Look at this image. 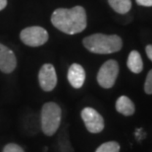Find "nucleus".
Masks as SVG:
<instances>
[{"instance_id":"11","label":"nucleus","mask_w":152,"mask_h":152,"mask_svg":"<svg viewBox=\"0 0 152 152\" xmlns=\"http://www.w3.org/2000/svg\"><path fill=\"white\" fill-rule=\"evenodd\" d=\"M127 65L132 72L134 73H140L143 69V62H142L141 56L138 51L132 50L129 54Z\"/></svg>"},{"instance_id":"4","label":"nucleus","mask_w":152,"mask_h":152,"mask_svg":"<svg viewBox=\"0 0 152 152\" xmlns=\"http://www.w3.org/2000/svg\"><path fill=\"white\" fill-rule=\"evenodd\" d=\"M119 74V64L116 60H108L100 67L97 74V82L101 87L109 89L114 86Z\"/></svg>"},{"instance_id":"12","label":"nucleus","mask_w":152,"mask_h":152,"mask_svg":"<svg viewBox=\"0 0 152 152\" xmlns=\"http://www.w3.org/2000/svg\"><path fill=\"white\" fill-rule=\"evenodd\" d=\"M108 3L119 14H127L132 8L131 0H108Z\"/></svg>"},{"instance_id":"17","label":"nucleus","mask_w":152,"mask_h":152,"mask_svg":"<svg viewBox=\"0 0 152 152\" xmlns=\"http://www.w3.org/2000/svg\"><path fill=\"white\" fill-rule=\"evenodd\" d=\"M145 50H146V54H147L148 59L152 61V44H148L146 48H145Z\"/></svg>"},{"instance_id":"9","label":"nucleus","mask_w":152,"mask_h":152,"mask_svg":"<svg viewBox=\"0 0 152 152\" xmlns=\"http://www.w3.org/2000/svg\"><path fill=\"white\" fill-rule=\"evenodd\" d=\"M86 80V71L80 64L73 63L68 70V81L74 88H80Z\"/></svg>"},{"instance_id":"5","label":"nucleus","mask_w":152,"mask_h":152,"mask_svg":"<svg viewBox=\"0 0 152 152\" xmlns=\"http://www.w3.org/2000/svg\"><path fill=\"white\" fill-rule=\"evenodd\" d=\"M20 38L23 43L28 47H40L48 41V33L43 28L33 26L24 29Z\"/></svg>"},{"instance_id":"15","label":"nucleus","mask_w":152,"mask_h":152,"mask_svg":"<svg viewBox=\"0 0 152 152\" xmlns=\"http://www.w3.org/2000/svg\"><path fill=\"white\" fill-rule=\"evenodd\" d=\"M144 91L146 94H152V69L147 74L144 84Z\"/></svg>"},{"instance_id":"6","label":"nucleus","mask_w":152,"mask_h":152,"mask_svg":"<svg viewBox=\"0 0 152 152\" xmlns=\"http://www.w3.org/2000/svg\"><path fill=\"white\" fill-rule=\"evenodd\" d=\"M82 119L86 129L91 133H99L104 128V119L102 116L92 108H85L82 111Z\"/></svg>"},{"instance_id":"3","label":"nucleus","mask_w":152,"mask_h":152,"mask_svg":"<svg viewBox=\"0 0 152 152\" xmlns=\"http://www.w3.org/2000/svg\"><path fill=\"white\" fill-rule=\"evenodd\" d=\"M61 108L54 102H48L41 109V129L47 136L54 135L61 124Z\"/></svg>"},{"instance_id":"1","label":"nucleus","mask_w":152,"mask_h":152,"mask_svg":"<svg viewBox=\"0 0 152 152\" xmlns=\"http://www.w3.org/2000/svg\"><path fill=\"white\" fill-rule=\"evenodd\" d=\"M51 22L55 28L68 35L80 33L86 28V13L82 6L58 8L51 16Z\"/></svg>"},{"instance_id":"16","label":"nucleus","mask_w":152,"mask_h":152,"mask_svg":"<svg viewBox=\"0 0 152 152\" xmlns=\"http://www.w3.org/2000/svg\"><path fill=\"white\" fill-rule=\"evenodd\" d=\"M138 5L145 6V7H150L152 6V0H135Z\"/></svg>"},{"instance_id":"14","label":"nucleus","mask_w":152,"mask_h":152,"mask_svg":"<svg viewBox=\"0 0 152 152\" xmlns=\"http://www.w3.org/2000/svg\"><path fill=\"white\" fill-rule=\"evenodd\" d=\"M3 152H25V151L20 145L16 143H9L7 145H5V147L3 148Z\"/></svg>"},{"instance_id":"10","label":"nucleus","mask_w":152,"mask_h":152,"mask_svg":"<svg viewBox=\"0 0 152 152\" xmlns=\"http://www.w3.org/2000/svg\"><path fill=\"white\" fill-rule=\"evenodd\" d=\"M116 110L124 116H132L134 113V105L127 96H121L116 102Z\"/></svg>"},{"instance_id":"8","label":"nucleus","mask_w":152,"mask_h":152,"mask_svg":"<svg viewBox=\"0 0 152 152\" xmlns=\"http://www.w3.org/2000/svg\"><path fill=\"white\" fill-rule=\"evenodd\" d=\"M17 66L15 53L4 44H0V70L4 73H11Z\"/></svg>"},{"instance_id":"7","label":"nucleus","mask_w":152,"mask_h":152,"mask_svg":"<svg viewBox=\"0 0 152 152\" xmlns=\"http://www.w3.org/2000/svg\"><path fill=\"white\" fill-rule=\"evenodd\" d=\"M38 82L42 90L46 92L52 91L56 87L57 75L52 64L46 63L41 66L39 73H38Z\"/></svg>"},{"instance_id":"2","label":"nucleus","mask_w":152,"mask_h":152,"mask_svg":"<svg viewBox=\"0 0 152 152\" xmlns=\"http://www.w3.org/2000/svg\"><path fill=\"white\" fill-rule=\"evenodd\" d=\"M83 44L86 50L98 54L117 53L123 47L122 39L117 35L93 34L83 39Z\"/></svg>"},{"instance_id":"18","label":"nucleus","mask_w":152,"mask_h":152,"mask_svg":"<svg viewBox=\"0 0 152 152\" xmlns=\"http://www.w3.org/2000/svg\"><path fill=\"white\" fill-rule=\"evenodd\" d=\"M7 5V0H0V11L3 10Z\"/></svg>"},{"instance_id":"13","label":"nucleus","mask_w":152,"mask_h":152,"mask_svg":"<svg viewBox=\"0 0 152 152\" xmlns=\"http://www.w3.org/2000/svg\"><path fill=\"white\" fill-rule=\"evenodd\" d=\"M95 152H120V145L116 141H108L100 145Z\"/></svg>"}]
</instances>
